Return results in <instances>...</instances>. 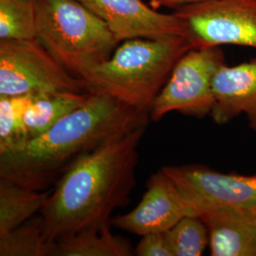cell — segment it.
<instances>
[{"label":"cell","mask_w":256,"mask_h":256,"mask_svg":"<svg viewBox=\"0 0 256 256\" xmlns=\"http://www.w3.org/2000/svg\"><path fill=\"white\" fill-rule=\"evenodd\" d=\"M147 124L111 138L70 165L55 182L40 212L45 236L55 243L88 229L110 226L136 183L138 146Z\"/></svg>","instance_id":"cell-1"},{"label":"cell","mask_w":256,"mask_h":256,"mask_svg":"<svg viewBox=\"0 0 256 256\" xmlns=\"http://www.w3.org/2000/svg\"><path fill=\"white\" fill-rule=\"evenodd\" d=\"M148 113L106 94L88 92L86 102L18 151L0 155V182L43 191L82 156L111 138L148 124Z\"/></svg>","instance_id":"cell-2"},{"label":"cell","mask_w":256,"mask_h":256,"mask_svg":"<svg viewBox=\"0 0 256 256\" xmlns=\"http://www.w3.org/2000/svg\"><path fill=\"white\" fill-rule=\"evenodd\" d=\"M120 43L82 80L88 92L106 94L149 114L174 64L192 46L183 36L135 38Z\"/></svg>","instance_id":"cell-3"},{"label":"cell","mask_w":256,"mask_h":256,"mask_svg":"<svg viewBox=\"0 0 256 256\" xmlns=\"http://www.w3.org/2000/svg\"><path fill=\"white\" fill-rule=\"evenodd\" d=\"M36 38L81 79L120 44L108 25L79 0H38Z\"/></svg>","instance_id":"cell-4"},{"label":"cell","mask_w":256,"mask_h":256,"mask_svg":"<svg viewBox=\"0 0 256 256\" xmlns=\"http://www.w3.org/2000/svg\"><path fill=\"white\" fill-rule=\"evenodd\" d=\"M46 92L88 93L37 38L0 40V96Z\"/></svg>","instance_id":"cell-5"},{"label":"cell","mask_w":256,"mask_h":256,"mask_svg":"<svg viewBox=\"0 0 256 256\" xmlns=\"http://www.w3.org/2000/svg\"><path fill=\"white\" fill-rule=\"evenodd\" d=\"M226 63L221 46L194 48L178 60L170 77L156 98L150 119L158 122L170 112L204 118L214 106V76Z\"/></svg>","instance_id":"cell-6"},{"label":"cell","mask_w":256,"mask_h":256,"mask_svg":"<svg viewBox=\"0 0 256 256\" xmlns=\"http://www.w3.org/2000/svg\"><path fill=\"white\" fill-rule=\"evenodd\" d=\"M194 48L225 45L256 50V0H209L174 10Z\"/></svg>","instance_id":"cell-7"},{"label":"cell","mask_w":256,"mask_h":256,"mask_svg":"<svg viewBox=\"0 0 256 256\" xmlns=\"http://www.w3.org/2000/svg\"><path fill=\"white\" fill-rule=\"evenodd\" d=\"M162 169L198 216L208 210L256 208V174L221 173L198 164L170 165Z\"/></svg>","instance_id":"cell-8"},{"label":"cell","mask_w":256,"mask_h":256,"mask_svg":"<svg viewBox=\"0 0 256 256\" xmlns=\"http://www.w3.org/2000/svg\"><path fill=\"white\" fill-rule=\"evenodd\" d=\"M79 1L108 25L119 43L135 38L189 36L186 24L174 12H160L144 0Z\"/></svg>","instance_id":"cell-9"},{"label":"cell","mask_w":256,"mask_h":256,"mask_svg":"<svg viewBox=\"0 0 256 256\" xmlns=\"http://www.w3.org/2000/svg\"><path fill=\"white\" fill-rule=\"evenodd\" d=\"M188 216L196 214L176 184L160 169L147 182L146 191L137 206L112 218L111 224L142 238L167 232Z\"/></svg>","instance_id":"cell-10"},{"label":"cell","mask_w":256,"mask_h":256,"mask_svg":"<svg viewBox=\"0 0 256 256\" xmlns=\"http://www.w3.org/2000/svg\"><path fill=\"white\" fill-rule=\"evenodd\" d=\"M214 106L210 117L216 124H227L244 115L256 132V58L236 64H223L214 76Z\"/></svg>","instance_id":"cell-11"},{"label":"cell","mask_w":256,"mask_h":256,"mask_svg":"<svg viewBox=\"0 0 256 256\" xmlns=\"http://www.w3.org/2000/svg\"><path fill=\"white\" fill-rule=\"evenodd\" d=\"M198 216L209 230L210 256H256V208L208 210Z\"/></svg>","instance_id":"cell-12"},{"label":"cell","mask_w":256,"mask_h":256,"mask_svg":"<svg viewBox=\"0 0 256 256\" xmlns=\"http://www.w3.org/2000/svg\"><path fill=\"white\" fill-rule=\"evenodd\" d=\"M88 93L46 92L34 94L24 116L28 142L52 128L86 102Z\"/></svg>","instance_id":"cell-13"},{"label":"cell","mask_w":256,"mask_h":256,"mask_svg":"<svg viewBox=\"0 0 256 256\" xmlns=\"http://www.w3.org/2000/svg\"><path fill=\"white\" fill-rule=\"evenodd\" d=\"M130 243L111 232L110 226L88 229L55 242L52 256H131Z\"/></svg>","instance_id":"cell-14"},{"label":"cell","mask_w":256,"mask_h":256,"mask_svg":"<svg viewBox=\"0 0 256 256\" xmlns=\"http://www.w3.org/2000/svg\"><path fill=\"white\" fill-rule=\"evenodd\" d=\"M50 192L16 183L0 182V236L40 214Z\"/></svg>","instance_id":"cell-15"},{"label":"cell","mask_w":256,"mask_h":256,"mask_svg":"<svg viewBox=\"0 0 256 256\" xmlns=\"http://www.w3.org/2000/svg\"><path fill=\"white\" fill-rule=\"evenodd\" d=\"M54 246L45 236L41 216L0 236V256H52Z\"/></svg>","instance_id":"cell-16"},{"label":"cell","mask_w":256,"mask_h":256,"mask_svg":"<svg viewBox=\"0 0 256 256\" xmlns=\"http://www.w3.org/2000/svg\"><path fill=\"white\" fill-rule=\"evenodd\" d=\"M34 94L0 96V155L21 149L28 142L24 116Z\"/></svg>","instance_id":"cell-17"},{"label":"cell","mask_w":256,"mask_h":256,"mask_svg":"<svg viewBox=\"0 0 256 256\" xmlns=\"http://www.w3.org/2000/svg\"><path fill=\"white\" fill-rule=\"evenodd\" d=\"M38 0H0V40L36 36Z\"/></svg>","instance_id":"cell-18"},{"label":"cell","mask_w":256,"mask_h":256,"mask_svg":"<svg viewBox=\"0 0 256 256\" xmlns=\"http://www.w3.org/2000/svg\"><path fill=\"white\" fill-rule=\"evenodd\" d=\"M174 256H200L210 244L209 230L198 216H188L166 232Z\"/></svg>","instance_id":"cell-19"},{"label":"cell","mask_w":256,"mask_h":256,"mask_svg":"<svg viewBox=\"0 0 256 256\" xmlns=\"http://www.w3.org/2000/svg\"><path fill=\"white\" fill-rule=\"evenodd\" d=\"M134 254L138 256H174L166 232L142 236Z\"/></svg>","instance_id":"cell-20"},{"label":"cell","mask_w":256,"mask_h":256,"mask_svg":"<svg viewBox=\"0 0 256 256\" xmlns=\"http://www.w3.org/2000/svg\"><path fill=\"white\" fill-rule=\"evenodd\" d=\"M206 1L209 0H148V3L156 10H158L162 7L176 10L184 6L203 3Z\"/></svg>","instance_id":"cell-21"}]
</instances>
